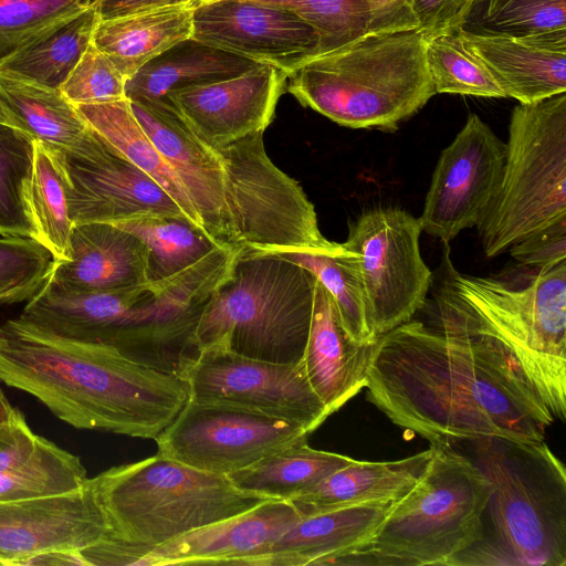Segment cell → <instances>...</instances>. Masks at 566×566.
<instances>
[{
    "label": "cell",
    "instance_id": "obj_6",
    "mask_svg": "<svg viewBox=\"0 0 566 566\" xmlns=\"http://www.w3.org/2000/svg\"><path fill=\"white\" fill-rule=\"evenodd\" d=\"M316 277L280 254H237L205 302L193 333L198 350L223 349L271 363L302 360Z\"/></svg>",
    "mask_w": 566,
    "mask_h": 566
},
{
    "label": "cell",
    "instance_id": "obj_29",
    "mask_svg": "<svg viewBox=\"0 0 566 566\" xmlns=\"http://www.w3.org/2000/svg\"><path fill=\"white\" fill-rule=\"evenodd\" d=\"M74 106L92 129L155 180L176 201L188 220L205 231L182 185L134 116L127 98Z\"/></svg>",
    "mask_w": 566,
    "mask_h": 566
},
{
    "label": "cell",
    "instance_id": "obj_32",
    "mask_svg": "<svg viewBox=\"0 0 566 566\" xmlns=\"http://www.w3.org/2000/svg\"><path fill=\"white\" fill-rule=\"evenodd\" d=\"M113 224L133 233L146 245L150 283L180 273L221 245L185 218L148 216Z\"/></svg>",
    "mask_w": 566,
    "mask_h": 566
},
{
    "label": "cell",
    "instance_id": "obj_35",
    "mask_svg": "<svg viewBox=\"0 0 566 566\" xmlns=\"http://www.w3.org/2000/svg\"><path fill=\"white\" fill-rule=\"evenodd\" d=\"M29 200L39 242L54 261L67 260L73 223L63 169L55 150L36 139Z\"/></svg>",
    "mask_w": 566,
    "mask_h": 566
},
{
    "label": "cell",
    "instance_id": "obj_30",
    "mask_svg": "<svg viewBox=\"0 0 566 566\" xmlns=\"http://www.w3.org/2000/svg\"><path fill=\"white\" fill-rule=\"evenodd\" d=\"M95 7L0 59V74L60 90L88 45L98 22Z\"/></svg>",
    "mask_w": 566,
    "mask_h": 566
},
{
    "label": "cell",
    "instance_id": "obj_2",
    "mask_svg": "<svg viewBox=\"0 0 566 566\" xmlns=\"http://www.w3.org/2000/svg\"><path fill=\"white\" fill-rule=\"evenodd\" d=\"M0 381L32 395L76 429L154 440L190 396L178 374L109 346L56 336L20 317L0 326Z\"/></svg>",
    "mask_w": 566,
    "mask_h": 566
},
{
    "label": "cell",
    "instance_id": "obj_20",
    "mask_svg": "<svg viewBox=\"0 0 566 566\" xmlns=\"http://www.w3.org/2000/svg\"><path fill=\"white\" fill-rule=\"evenodd\" d=\"M286 81L283 70L259 64L232 78L172 91L166 98L205 143L220 148L264 132Z\"/></svg>",
    "mask_w": 566,
    "mask_h": 566
},
{
    "label": "cell",
    "instance_id": "obj_14",
    "mask_svg": "<svg viewBox=\"0 0 566 566\" xmlns=\"http://www.w3.org/2000/svg\"><path fill=\"white\" fill-rule=\"evenodd\" d=\"M302 518L290 501L269 500L239 515L139 548L107 536L82 549L88 566L244 565Z\"/></svg>",
    "mask_w": 566,
    "mask_h": 566
},
{
    "label": "cell",
    "instance_id": "obj_31",
    "mask_svg": "<svg viewBox=\"0 0 566 566\" xmlns=\"http://www.w3.org/2000/svg\"><path fill=\"white\" fill-rule=\"evenodd\" d=\"M354 459L311 448L306 441L269 454L227 476L238 489L290 501Z\"/></svg>",
    "mask_w": 566,
    "mask_h": 566
},
{
    "label": "cell",
    "instance_id": "obj_23",
    "mask_svg": "<svg viewBox=\"0 0 566 566\" xmlns=\"http://www.w3.org/2000/svg\"><path fill=\"white\" fill-rule=\"evenodd\" d=\"M462 33L506 97L531 104L566 92V32L522 38Z\"/></svg>",
    "mask_w": 566,
    "mask_h": 566
},
{
    "label": "cell",
    "instance_id": "obj_28",
    "mask_svg": "<svg viewBox=\"0 0 566 566\" xmlns=\"http://www.w3.org/2000/svg\"><path fill=\"white\" fill-rule=\"evenodd\" d=\"M0 98L28 134L53 149L80 153L93 137L94 130L61 90L0 74Z\"/></svg>",
    "mask_w": 566,
    "mask_h": 566
},
{
    "label": "cell",
    "instance_id": "obj_47",
    "mask_svg": "<svg viewBox=\"0 0 566 566\" xmlns=\"http://www.w3.org/2000/svg\"><path fill=\"white\" fill-rule=\"evenodd\" d=\"M195 2L196 0H98L95 9L98 19L106 20L166 7L193 8Z\"/></svg>",
    "mask_w": 566,
    "mask_h": 566
},
{
    "label": "cell",
    "instance_id": "obj_22",
    "mask_svg": "<svg viewBox=\"0 0 566 566\" xmlns=\"http://www.w3.org/2000/svg\"><path fill=\"white\" fill-rule=\"evenodd\" d=\"M395 502H366L302 517L247 566L340 565L368 543Z\"/></svg>",
    "mask_w": 566,
    "mask_h": 566
},
{
    "label": "cell",
    "instance_id": "obj_36",
    "mask_svg": "<svg viewBox=\"0 0 566 566\" xmlns=\"http://www.w3.org/2000/svg\"><path fill=\"white\" fill-rule=\"evenodd\" d=\"M455 29L426 38V63L436 93L506 97L491 72Z\"/></svg>",
    "mask_w": 566,
    "mask_h": 566
},
{
    "label": "cell",
    "instance_id": "obj_5",
    "mask_svg": "<svg viewBox=\"0 0 566 566\" xmlns=\"http://www.w3.org/2000/svg\"><path fill=\"white\" fill-rule=\"evenodd\" d=\"M286 91L340 126L385 132L437 94L419 29L367 31L317 51L287 75Z\"/></svg>",
    "mask_w": 566,
    "mask_h": 566
},
{
    "label": "cell",
    "instance_id": "obj_4",
    "mask_svg": "<svg viewBox=\"0 0 566 566\" xmlns=\"http://www.w3.org/2000/svg\"><path fill=\"white\" fill-rule=\"evenodd\" d=\"M491 493L481 539L449 565H566V470L544 442L497 436L457 441Z\"/></svg>",
    "mask_w": 566,
    "mask_h": 566
},
{
    "label": "cell",
    "instance_id": "obj_19",
    "mask_svg": "<svg viewBox=\"0 0 566 566\" xmlns=\"http://www.w3.org/2000/svg\"><path fill=\"white\" fill-rule=\"evenodd\" d=\"M107 532L87 481L71 492L0 502V564L22 566L41 553L81 551Z\"/></svg>",
    "mask_w": 566,
    "mask_h": 566
},
{
    "label": "cell",
    "instance_id": "obj_51",
    "mask_svg": "<svg viewBox=\"0 0 566 566\" xmlns=\"http://www.w3.org/2000/svg\"><path fill=\"white\" fill-rule=\"evenodd\" d=\"M216 1H221V0H196L193 8H197V7H200L203 4H208L211 2H216Z\"/></svg>",
    "mask_w": 566,
    "mask_h": 566
},
{
    "label": "cell",
    "instance_id": "obj_10",
    "mask_svg": "<svg viewBox=\"0 0 566 566\" xmlns=\"http://www.w3.org/2000/svg\"><path fill=\"white\" fill-rule=\"evenodd\" d=\"M258 132L216 148L227 186L232 248L242 254L328 251L313 203L296 180L266 155Z\"/></svg>",
    "mask_w": 566,
    "mask_h": 566
},
{
    "label": "cell",
    "instance_id": "obj_16",
    "mask_svg": "<svg viewBox=\"0 0 566 566\" xmlns=\"http://www.w3.org/2000/svg\"><path fill=\"white\" fill-rule=\"evenodd\" d=\"M94 130V129H93ZM73 226L148 217L188 218L176 201L94 130L80 153L54 149Z\"/></svg>",
    "mask_w": 566,
    "mask_h": 566
},
{
    "label": "cell",
    "instance_id": "obj_37",
    "mask_svg": "<svg viewBox=\"0 0 566 566\" xmlns=\"http://www.w3.org/2000/svg\"><path fill=\"white\" fill-rule=\"evenodd\" d=\"M87 479L77 455L40 437L36 450L24 464L0 472V502L71 492Z\"/></svg>",
    "mask_w": 566,
    "mask_h": 566
},
{
    "label": "cell",
    "instance_id": "obj_26",
    "mask_svg": "<svg viewBox=\"0 0 566 566\" xmlns=\"http://www.w3.org/2000/svg\"><path fill=\"white\" fill-rule=\"evenodd\" d=\"M192 7H166L98 20L92 42L127 81L147 62L192 35Z\"/></svg>",
    "mask_w": 566,
    "mask_h": 566
},
{
    "label": "cell",
    "instance_id": "obj_34",
    "mask_svg": "<svg viewBox=\"0 0 566 566\" xmlns=\"http://www.w3.org/2000/svg\"><path fill=\"white\" fill-rule=\"evenodd\" d=\"M35 139L0 124V234L34 239L39 235L30 207Z\"/></svg>",
    "mask_w": 566,
    "mask_h": 566
},
{
    "label": "cell",
    "instance_id": "obj_49",
    "mask_svg": "<svg viewBox=\"0 0 566 566\" xmlns=\"http://www.w3.org/2000/svg\"><path fill=\"white\" fill-rule=\"evenodd\" d=\"M0 124L25 132V128L15 114L0 98Z\"/></svg>",
    "mask_w": 566,
    "mask_h": 566
},
{
    "label": "cell",
    "instance_id": "obj_44",
    "mask_svg": "<svg viewBox=\"0 0 566 566\" xmlns=\"http://www.w3.org/2000/svg\"><path fill=\"white\" fill-rule=\"evenodd\" d=\"M480 0H412V12L423 35L464 28Z\"/></svg>",
    "mask_w": 566,
    "mask_h": 566
},
{
    "label": "cell",
    "instance_id": "obj_21",
    "mask_svg": "<svg viewBox=\"0 0 566 566\" xmlns=\"http://www.w3.org/2000/svg\"><path fill=\"white\" fill-rule=\"evenodd\" d=\"M146 283L150 282L144 242L113 223L88 222L73 226L69 259L54 261L44 286L76 295Z\"/></svg>",
    "mask_w": 566,
    "mask_h": 566
},
{
    "label": "cell",
    "instance_id": "obj_33",
    "mask_svg": "<svg viewBox=\"0 0 566 566\" xmlns=\"http://www.w3.org/2000/svg\"><path fill=\"white\" fill-rule=\"evenodd\" d=\"M310 271L332 295L343 326L350 339L358 345L376 340L366 312L363 284L355 253L342 243L335 249L317 252L280 254Z\"/></svg>",
    "mask_w": 566,
    "mask_h": 566
},
{
    "label": "cell",
    "instance_id": "obj_46",
    "mask_svg": "<svg viewBox=\"0 0 566 566\" xmlns=\"http://www.w3.org/2000/svg\"><path fill=\"white\" fill-rule=\"evenodd\" d=\"M369 12L368 31L418 29L412 0H364Z\"/></svg>",
    "mask_w": 566,
    "mask_h": 566
},
{
    "label": "cell",
    "instance_id": "obj_27",
    "mask_svg": "<svg viewBox=\"0 0 566 566\" xmlns=\"http://www.w3.org/2000/svg\"><path fill=\"white\" fill-rule=\"evenodd\" d=\"M259 64L189 38L130 76L125 84V95L127 99H165L172 91L232 78Z\"/></svg>",
    "mask_w": 566,
    "mask_h": 566
},
{
    "label": "cell",
    "instance_id": "obj_48",
    "mask_svg": "<svg viewBox=\"0 0 566 566\" xmlns=\"http://www.w3.org/2000/svg\"><path fill=\"white\" fill-rule=\"evenodd\" d=\"M86 566L80 551H51L30 557L22 566Z\"/></svg>",
    "mask_w": 566,
    "mask_h": 566
},
{
    "label": "cell",
    "instance_id": "obj_3",
    "mask_svg": "<svg viewBox=\"0 0 566 566\" xmlns=\"http://www.w3.org/2000/svg\"><path fill=\"white\" fill-rule=\"evenodd\" d=\"M436 323L490 339L518 368L554 420L566 418V261L523 287L459 273L444 243Z\"/></svg>",
    "mask_w": 566,
    "mask_h": 566
},
{
    "label": "cell",
    "instance_id": "obj_40",
    "mask_svg": "<svg viewBox=\"0 0 566 566\" xmlns=\"http://www.w3.org/2000/svg\"><path fill=\"white\" fill-rule=\"evenodd\" d=\"M292 11L319 36L327 50L369 30V12L364 0H252Z\"/></svg>",
    "mask_w": 566,
    "mask_h": 566
},
{
    "label": "cell",
    "instance_id": "obj_15",
    "mask_svg": "<svg viewBox=\"0 0 566 566\" xmlns=\"http://www.w3.org/2000/svg\"><path fill=\"white\" fill-rule=\"evenodd\" d=\"M505 144L476 114H471L440 154L418 218L422 231L449 243L476 227L499 188Z\"/></svg>",
    "mask_w": 566,
    "mask_h": 566
},
{
    "label": "cell",
    "instance_id": "obj_43",
    "mask_svg": "<svg viewBox=\"0 0 566 566\" xmlns=\"http://www.w3.org/2000/svg\"><path fill=\"white\" fill-rule=\"evenodd\" d=\"M509 249L516 261L538 271L565 262L566 219L524 237Z\"/></svg>",
    "mask_w": 566,
    "mask_h": 566
},
{
    "label": "cell",
    "instance_id": "obj_7",
    "mask_svg": "<svg viewBox=\"0 0 566 566\" xmlns=\"http://www.w3.org/2000/svg\"><path fill=\"white\" fill-rule=\"evenodd\" d=\"M87 482L107 522L106 536L139 548L272 500L238 489L227 475L197 470L159 453L109 468Z\"/></svg>",
    "mask_w": 566,
    "mask_h": 566
},
{
    "label": "cell",
    "instance_id": "obj_9",
    "mask_svg": "<svg viewBox=\"0 0 566 566\" xmlns=\"http://www.w3.org/2000/svg\"><path fill=\"white\" fill-rule=\"evenodd\" d=\"M505 147L499 188L476 226L488 258L566 219V92L518 103Z\"/></svg>",
    "mask_w": 566,
    "mask_h": 566
},
{
    "label": "cell",
    "instance_id": "obj_52",
    "mask_svg": "<svg viewBox=\"0 0 566 566\" xmlns=\"http://www.w3.org/2000/svg\"><path fill=\"white\" fill-rule=\"evenodd\" d=\"M0 566H1V564H0Z\"/></svg>",
    "mask_w": 566,
    "mask_h": 566
},
{
    "label": "cell",
    "instance_id": "obj_45",
    "mask_svg": "<svg viewBox=\"0 0 566 566\" xmlns=\"http://www.w3.org/2000/svg\"><path fill=\"white\" fill-rule=\"evenodd\" d=\"M39 439L17 409L9 421L0 424V472L24 464L36 450Z\"/></svg>",
    "mask_w": 566,
    "mask_h": 566
},
{
    "label": "cell",
    "instance_id": "obj_50",
    "mask_svg": "<svg viewBox=\"0 0 566 566\" xmlns=\"http://www.w3.org/2000/svg\"><path fill=\"white\" fill-rule=\"evenodd\" d=\"M17 409L11 406L0 387V424L9 421L14 416Z\"/></svg>",
    "mask_w": 566,
    "mask_h": 566
},
{
    "label": "cell",
    "instance_id": "obj_41",
    "mask_svg": "<svg viewBox=\"0 0 566 566\" xmlns=\"http://www.w3.org/2000/svg\"><path fill=\"white\" fill-rule=\"evenodd\" d=\"M484 1V32L517 38L566 32V0Z\"/></svg>",
    "mask_w": 566,
    "mask_h": 566
},
{
    "label": "cell",
    "instance_id": "obj_8",
    "mask_svg": "<svg viewBox=\"0 0 566 566\" xmlns=\"http://www.w3.org/2000/svg\"><path fill=\"white\" fill-rule=\"evenodd\" d=\"M420 480L397 500L376 533L340 565H449L481 539L491 488L478 467L449 446H431Z\"/></svg>",
    "mask_w": 566,
    "mask_h": 566
},
{
    "label": "cell",
    "instance_id": "obj_25",
    "mask_svg": "<svg viewBox=\"0 0 566 566\" xmlns=\"http://www.w3.org/2000/svg\"><path fill=\"white\" fill-rule=\"evenodd\" d=\"M426 451L395 461L353 460L290 500L302 517L366 503L395 502L420 480L432 457Z\"/></svg>",
    "mask_w": 566,
    "mask_h": 566
},
{
    "label": "cell",
    "instance_id": "obj_12",
    "mask_svg": "<svg viewBox=\"0 0 566 566\" xmlns=\"http://www.w3.org/2000/svg\"><path fill=\"white\" fill-rule=\"evenodd\" d=\"M302 426L218 402L188 400L155 440L159 454L228 475L286 447L307 441Z\"/></svg>",
    "mask_w": 566,
    "mask_h": 566
},
{
    "label": "cell",
    "instance_id": "obj_39",
    "mask_svg": "<svg viewBox=\"0 0 566 566\" xmlns=\"http://www.w3.org/2000/svg\"><path fill=\"white\" fill-rule=\"evenodd\" d=\"M54 258L36 240L0 238V306L31 300L45 284Z\"/></svg>",
    "mask_w": 566,
    "mask_h": 566
},
{
    "label": "cell",
    "instance_id": "obj_13",
    "mask_svg": "<svg viewBox=\"0 0 566 566\" xmlns=\"http://www.w3.org/2000/svg\"><path fill=\"white\" fill-rule=\"evenodd\" d=\"M179 375L189 386L190 400L248 409L297 423L310 433L331 416L302 360L271 363L210 348L187 359Z\"/></svg>",
    "mask_w": 566,
    "mask_h": 566
},
{
    "label": "cell",
    "instance_id": "obj_1",
    "mask_svg": "<svg viewBox=\"0 0 566 566\" xmlns=\"http://www.w3.org/2000/svg\"><path fill=\"white\" fill-rule=\"evenodd\" d=\"M365 388L392 423L430 446L485 436L541 442L555 421L490 339L412 318L376 338Z\"/></svg>",
    "mask_w": 566,
    "mask_h": 566
},
{
    "label": "cell",
    "instance_id": "obj_17",
    "mask_svg": "<svg viewBox=\"0 0 566 566\" xmlns=\"http://www.w3.org/2000/svg\"><path fill=\"white\" fill-rule=\"evenodd\" d=\"M191 38L287 75L319 49L317 32L295 13L252 0L195 8Z\"/></svg>",
    "mask_w": 566,
    "mask_h": 566
},
{
    "label": "cell",
    "instance_id": "obj_24",
    "mask_svg": "<svg viewBox=\"0 0 566 566\" xmlns=\"http://www.w3.org/2000/svg\"><path fill=\"white\" fill-rule=\"evenodd\" d=\"M373 344L358 345L350 339L332 295L316 279L302 364L329 415L365 388Z\"/></svg>",
    "mask_w": 566,
    "mask_h": 566
},
{
    "label": "cell",
    "instance_id": "obj_38",
    "mask_svg": "<svg viewBox=\"0 0 566 566\" xmlns=\"http://www.w3.org/2000/svg\"><path fill=\"white\" fill-rule=\"evenodd\" d=\"M98 0H0V59L75 18Z\"/></svg>",
    "mask_w": 566,
    "mask_h": 566
},
{
    "label": "cell",
    "instance_id": "obj_11",
    "mask_svg": "<svg viewBox=\"0 0 566 566\" xmlns=\"http://www.w3.org/2000/svg\"><path fill=\"white\" fill-rule=\"evenodd\" d=\"M418 218L375 208L349 227L342 245L355 253L370 329L377 338L410 321L427 301L433 274L423 261Z\"/></svg>",
    "mask_w": 566,
    "mask_h": 566
},
{
    "label": "cell",
    "instance_id": "obj_42",
    "mask_svg": "<svg viewBox=\"0 0 566 566\" xmlns=\"http://www.w3.org/2000/svg\"><path fill=\"white\" fill-rule=\"evenodd\" d=\"M125 84L124 76L92 42L60 90L73 105H88L126 98Z\"/></svg>",
    "mask_w": 566,
    "mask_h": 566
},
{
    "label": "cell",
    "instance_id": "obj_18",
    "mask_svg": "<svg viewBox=\"0 0 566 566\" xmlns=\"http://www.w3.org/2000/svg\"><path fill=\"white\" fill-rule=\"evenodd\" d=\"M132 112L182 185L208 235L232 248L226 172L218 150L205 143L167 99H128Z\"/></svg>",
    "mask_w": 566,
    "mask_h": 566
}]
</instances>
